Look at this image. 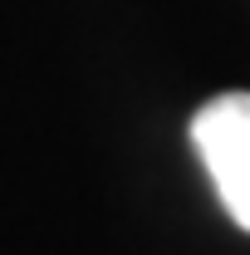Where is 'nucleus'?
I'll use <instances>...</instances> for the list:
<instances>
[{
	"label": "nucleus",
	"mask_w": 250,
	"mask_h": 255,
	"mask_svg": "<svg viewBox=\"0 0 250 255\" xmlns=\"http://www.w3.org/2000/svg\"><path fill=\"white\" fill-rule=\"evenodd\" d=\"M191 147L226 216L250 236V94H221L201 103L191 118Z\"/></svg>",
	"instance_id": "f257e3e1"
}]
</instances>
